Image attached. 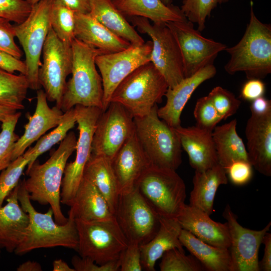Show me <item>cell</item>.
<instances>
[{"mask_svg": "<svg viewBox=\"0 0 271 271\" xmlns=\"http://www.w3.org/2000/svg\"><path fill=\"white\" fill-rule=\"evenodd\" d=\"M76 143L75 133L69 132L45 163L40 164L36 160L27 168L28 178L24 179L31 200L43 205L49 204L55 221L59 224H65L68 219L61 210V187L67 160L75 150Z\"/></svg>", "mask_w": 271, "mask_h": 271, "instance_id": "6da1fadb", "label": "cell"}, {"mask_svg": "<svg viewBox=\"0 0 271 271\" xmlns=\"http://www.w3.org/2000/svg\"><path fill=\"white\" fill-rule=\"evenodd\" d=\"M18 186V200L29 216V223L14 252L23 255L34 249L56 246L77 250L78 236L75 220L68 217L65 224H57L53 219L51 208L45 213L36 210L25 187L24 180L19 182Z\"/></svg>", "mask_w": 271, "mask_h": 271, "instance_id": "7a4b0ae2", "label": "cell"}, {"mask_svg": "<svg viewBox=\"0 0 271 271\" xmlns=\"http://www.w3.org/2000/svg\"><path fill=\"white\" fill-rule=\"evenodd\" d=\"M225 51L230 56L224 66L229 74L243 72L248 79H261L271 73V26L256 17L252 2L249 23L242 37Z\"/></svg>", "mask_w": 271, "mask_h": 271, "instance_id": "3957f363", "label": "cell"}, {"mask_svg": "<svg viewBox=\"0 0 271 271\" xmlns=\"http://www.w3.org/2000/svg\"><path fill=\"white\" fill-rule=\"evenodd\" d=\"M71 78L67 82L61 104L63 112L77 105L97 107L102 110L103 90L95 58L102 54L74 38L71 43Z\"/></svg>", "mask_w": 271, "mask_h": 271, "instance_id": "277c9868", "label": "cell"}, {"mask_svg": "<svg viewBox=\"0 0 271 271\" xmlns=\"http://www.w3.org/2000/svg\"><path fill=\"white\" fill-rule=\"evenodd\" d=\"M158 105L134 119V134L151 166L176 170L182 163V147L174 128L158 115Z\"/></svg>", "mask_w": 271, "mask_h": 271, "instance_id": "5b68a950", "label": "cell"}, {"mask_svg": "<svg viewBox=\"0 0 271 271\" xmlns=\"http://www.w3.org/2000/svg\"><path fill=\"white\" fill-rule=\"evenodd\" d=\"M169 88L164 77L149 62L128 75L116 87L110 102L123 106L133 118L149 114Z\"/></svg>", "mask_w": 271, "mask_h": 271, "instance_id": "8992f818", "label": "cell"}, {"mask_svg": "<svg viewBox=\"0 0 271 271\" xmlns=\"http://www.w3.org/2000/svg\"><path fill=\"white\" fill-rule=\"evenodd\" d=\"M176 171L150 166L135 186L161 217L177 218L185 205L186 185Z\"/></svg>", "mask_w": 271, "mask_h": 271, "instance_id": "52a82bcc", "label": "cell"}, {"mask_svg": "<svg viewBox=\"0 0 271 271\" xmlns=\"http://www.w3.org/2000/svg\"><path fill=\"white\" fill-rule=\"evenodd\" d=\"M75 221L78 236L77 251L81 257L99 265L119 259L128 245L115 217L106 221Z\"/></svg>", "mask_w": 271, "mask_h": 271, "instance_id": "ba28073f", "label": "cell"}, {"mask_svg": "<svg viewBox=\"0 0 271 271\" xmlns=\"http://www.w3.org/2000/svg\"><path fill=\"white\" fill-rule=\"evenodd\" d=\"M53 0H43L32 6L31 11L22 23L14 26L16 37L25 55L24 61L29 88L40 89L38 78L41 56L51 29L50 12Z\"/></svg>", "mask_w": 271, "mask_h": 271, "instance_id": "9c48e42d", "label": "cell"}, {"mask_svg": "<svg viewBox=\"0 0 271 271\" xmlns=\"http://www.w3.org/2000/svg\"><path fill=\"white\" fill-rule=\"evenodd\" d=\"M132 25L152 39L151 62L173 88L185 78L183 62L177 42L166 23H150L148 19L127 17Z\"/></svg>", "mask_w": 271, "mask_h": 271, "instance_id": "30bf717a", "label": "cell"}, {"mask_svg": "<svg viewBox=\"0 0 271 271\" xmlns=\"http://www.w3.org/2000/svg\"><path fill=\"white\" fill-rule=\"evenodd\" d=\"M74 108L79 130L76 157L74 161L66 165L60 192L61 203L69 206L72 203L91 157L93 136L98 119L103 112L97 107L77 105Z\"/></svg>", "mask_w": 271, "mask_h": 271, "instance_id": "8fae6325", "label": "cell"}, {"mask_svg": "<svg viewBox=\"0 0 271 271\" xmlns=\"http://www.w3.org/2000/svg\"><path fill=\"white\" fill-rule=\"evenodd\" d=\"M114 216L128 241L141 245L155 235L160 225V217L136 187L119 195Z\"/></svg>", "mask_w": 271, "mask_h": 271, "instance_id": "7c38bea8", "label": "cell"}, {"mask_svg": "<svg viewBox=\"0 0 271 271\" xmlns=\"http://www.w3.org/2000/svg\"><path fill=\"white\" fill-rule=\"evenodd\" d=\"M42 54L43 62L38 73L39 83L44 88L47 100L55 102L56 106L60 108L66 78L71 73V45L61 41L51 28Z\"/></svg>", "mask_w": 271, "mask_h": 271, "instance_id": "4fadbf2b", "label": "cell"}, {"mask_svg": "<svg viewBox=\"0 0 271 271\" xmlns=\"http://www.w3.org/2000/svg\"><path fill=\"white\" fill-rule=\"evenodd\" d=\"M152 49V41H148L142 44H131L119 51L96 56L95 64L100 72L103 90V111L108 107L117 85L137 68L151 62Z\"/></svg>", "mask_w": 271, "mask_h": 271, "instance_id": "5bb4252c", "label": "cell"}, {"mask_svg": "<svg viewBox=\"0 0 271 271\" xmlns=\"http://www.w3.org/2000/svg\"><path fill=\"white\" fill-rule=\"evenodd\" d=\"M178 44L183 62L185 78L213 64L218 54L227 46L204 37L188 20L166 23Z\"/></svg>", "mask_w": 271, "mask_h": 271, "instance_id": "9a60e30c", "label": "cell"}, {"mask_svg": "<svg viewBox=\"0 0 271 271\" xmlns=\"http://www.w3.org/2000/svg\"><path fill=\"white\" fill-rule=\"evenodd\" d=\"M134 133L132 115L121 104L110 102L97 121L91 154L104 156L111 160Z\"/></svg>", "mask_w": 271, "mask_h": 271, "instance_id": "2e32d148", "label": "cell"}, {"mask_svg": "<svg viewBox=\"0 0 271 271\" xmlns=\"http://www.w3.org/2000/svg\"><path fill=\"white\" fill-rule=\"evenodd\" d=\"M222 215L227 221L229 232L230 271H259V249L271 222L259 230L244 227L238 223L229 205L225 207Z\"/></svg>", "mask_w": 271, "mask_h": 271, "instance_id": "e0dca14e", "label": "cell"}, {"mask_svg": "<svg viewBox=\"0 0 271 271\" xmlns=\"http://www.w3.org/2000/svg\"><path fill=\"white\" fill-rule=\"evenodd\" d=\"M245 134L248 161L260 174L271 176V110L262 114L251 113Z\"/></svg>", "mask_w": 271, "mask_h": 271, "instance_id": "ac0fdd59", "label": "cell"}, {"mask_svg": "<svg viewBox=\"0 0 271 271\" xmlns=\"http://www.w3.org/2000/svg\"><path fill=\"white\" fill-rule=\"evenodd\" d=\"M111 164L119 195L132 190L143 174L151 166L134 133L118 151Z\"/></svg>", "mask_w": 271, "mask_h": 271, "instance_id": "d6986e66", "label": "cell"}, {"mask_svg": "<svg viewBox=\"0 0 271 271\" xmlns=\"http://www.w3.org/2000/svg\"><path fill=\"white\" fill-rule=\"evenodd\" d=\"M37 104L33 115L27 114L28 122L24 126V134L16 142L12 161L22 156L35 142L61 121L64 112L55 106L50 107L44 90H37Z\"/></svg>", "mask_w": 271, "mask_h": 271, "instance_id": "ffe728a7", "label": "cell"}, {"mask_svg": "<svg viewBox=\"0 0 271 271\" xmlns=\"http://www.w3.org/2000/svg\"><path fill=\"white\" fill-rule=\"evenodd\" d=\"M216 72L213 64H209L185 78L173 88H168L165 94L166 104L158 109L160 118L173 128L181 126L182 112L193 93L202 83L213 77Z\"/></svg>", "mask_w": 271, "mask_h": 271, "instance_id": "44dd1931", "label": "cell"}, {"mask_svg": "<svg viewBox=\"0 0 271 271\" xmlns=\"http://www.w3.org/2000/svg\"><path fill=\"white\" fill-rule=\"evenodd\" d=\"M177 219L182 229L203 241L220 248H229L230 239L226 222H216L206 212L186 204Z\"/></svg>", "mask_w": 271, "mask_h": 271, "instance_id": "7402d4cb", "label": "cell"}, {"mask_svg": "<svg viewBox=\"0 0 271 271\" xmlns=\"http://www.w3.org/2000/svg\"><path fill=\"white\" fill-rule=\"evenodd\" d=\"M182 148L187 153L191 166L204 171L218 163L212 132L197 126L174 128Z\"/></svg>", "mask_w": 271, "mask_h": 271, "instance_id": "603a6c76", "label": "cell"}, {"mask_svg": "<svg viewBox=\"0 0 271 271\" xmlns=\"http://www.w3.org/2000/svg\"><path fill=\"white\" fill-rule=\"evenodd\" d=\"M68 211V218L87 221H106L115 217L94 184L83 176Z\"/></svg>", "mask_w": 271, "mask_h": 271, "instance_id": "cb8c5ba5", "label": "cell"}, {"mask_svg": "<svg viewBox=\"0 0 271 271\" xmlns=\"http://www.w3.org/2000/svg\"><path fill=\"white\" fill-rule=\"evenodd\" d=\"M74 37L102 54L119 51L131 45L112 33L89 14L75 13Z\"/></svg>", "mask_w": 271, "mask_h": 271, "instance_id": "d4e9b609", "label": "cell"}, {"mask_svg": "<svg viewBox=\"0 0 271 271\" xmlns=\"http://www.w3.org/2000/svg\"><path fill=\"white\" fill-rule=\"evenodd\" d=\"M18 191L17 185L7 197V204L0 207V247L10 253L15 251L29 223L28 214L20 205Z\"/></svg>", "mask_w": 271, "mask_h": 271, "instance_id": "484cf974", "label": "cell"}, {"mask_svg": "<svg viewBox=\"0 0 271 271\" xmlns=\"http://www.w3.org/2000/svg\"><path fill=\"white\" fill-rule=\"evenodd\" d=\"M182 228L177 218L160 217V225L155 235L141 245L143 269L155 271L156 261L167 250L177 248L183 250L179 236Z\"/></svg>", "mask_w": 271, "mask_h": 271, "instance_id": "4316f807", "label": "cell"}, {"mask_svg": "<svg viewBox=\"0 0 271 271\" xmlns=\"http://www.w3.org/2000/svg\"><path fill=\"white\" fill-rule=\"evenodd\" d=\"M228 181L225 170L219 164L204 171H195L189 205L211 215L218 188Z\"/></svg>", "mask_w": 271, "mask_h": 271, "instance_id": "83f0119b", "label": "cell"}, {"mask_svg": "<svg viewBox=\"0 0 271 271\" xmlns=\"http://www.w3.org/2000/svg\"><path fill=\"white\" fill-rule=\"evenodd\" d=\"M125 17H139L154 23L188 20L180 8L167 6L161 0H111Z\"/></svg>", "mask_w": 271, "mask_h": 271, "instance_id": "f1b7e54d", "label": "cell"}, {"mask_svg": "<svg viewBox=\"0 0 271 271\" xmlns=\"http://www.w3.org/2000/svg\"><path fill=\"white\" fill-rule=\"evenodd\" d=\"M89 14L112 33L131 44L140 45L145 42L111 0H90Z\"/></svg>", "mask_w": 271, "mask_h": 271, "instance_id": "f546056e", "label": "cell"}, {"mask_svg": "<svg viewBox=\"0 0 271 271\" xmlns=\"http://www.w3.org/2000/svg\"><path fill=\"white\" fill-rule=\"evenodd\" d=\"M179 240L183 246L202 264L205 270L230 271L229 248L208 244L184 229L181 230Z\"/></svg>", "mask_w": 271, "mask_h": 271, "instance_id": "4dcf8cb0", "label": "cell"}, {"mask_svg": "<svg viewBox=\"0 0 271 271\" xmlns=\"http://www.w3.org/2000/svg\"><path fill=\"white\" fill-rule=\"evenodd\" d=\"M236 125L237 120L234 119L216 126L212 132L218 163L225 170L233 161H248L246 148L237 132Z\"/></svg>", "mask_w": 271, "mask_h": 271, "instance_id": "1f68e13d", "label": "cell"}, {"mask_svg": "<svg viewBox=\"0 0 271 271\" xmlns=\"http://www.w3.org/2000/svg\"><path fill=\"white\" fill-rule=\"evenodd\" d=\"M83 176L96 186L114 215L119 194L111 160L104 156L91 154L85 166Z\"/></svg>", "mask_w": 271, "mask_h": 271, "instance_id": "d6a6232c", "label": "cell"}, {"mask_svg": "<svg viewBox=\"0 0 271 271\" xmlns=\"http://www.w3.org/2000/svg\"><path fill=\"white\" fill-rule=\"evenodd\" d=\"M29 88L26 75H15L0 67V104L17 110L24 109Z\"/></svg>", "mask_w": 271, "mask_h": 271, "instance_id": "836d02e7", "label": "cell"}, {"mask_svg": "<svg viewBox=\"0 0 271 271\" xmlns=\"http://www.w3.org/2000/svg\"><path fill=\"white\" fill-rule=\"evenodd\" d=\"M76 123L75 112L73 107L64 112L61 121L53 130L42 136L33 147L29 148L25 151L23 155L30 159L27 167L30 166L40 155L63 141Z\"/></svg>", "mask_w": 271, "mask_h": 271, "instance_id": "e575fe53", "label": "cell"}, {"mask_svg": "<svg viewBox=\"0 0 271 271\" xmlns=\"http://www.w3.org/2000/svg\"><path fill=\"white\" fill-rule=\"evenodd\" d=\"M51 27L63 43L71 45L74 39L75 12L54 0L50 12Z\"/></svg>", "mask_w": 271, "mask_h": 271, "instance_id": "d590c367", "label": "cell"}, {"mask_svg": "<svg viewBox=\"0 0 271 271\" xmlns=\"http://www.w3.org/2000/svg\"><path fill=\"white\" fill-rule=\"evenodd\" d=\"M229 0H183L180 9L189 22L196 24L198 30L203 31L205 28L207 18L218 5Z\"/></svg>", "mask_w": 271, "mask_h": 271, "instance_id": "8d00e7d4", "label": "cell"}, {"mask_svg": "<svg viewBox=\"0 0 271 271\" xmlns=\"http://www.w3.org/2000/svg\"><path fill=\"white\" fill-rule=\"evenodd\" d=\"M159 264L161 271H203L205 269L192 255H187L184 250L175 248L166 251Z\"/></svg>", "mask_w": 271, "mask_h": 271, "instance_id": "74e56055", "label": "cell"}, {"mask_svg": "<svg viewBox=\"0 0 271 271\" xmlns=\"http://www.w3.org/2000/svg\"><path fill=\"white\" fill-rule=\"evenodd\" d=\"M20 112L17 111L2 122L0 132V172L6 169L12 162L14 147L19 138L15 132V128Z\"/></svg>", "mask_w": 271, "mask_h": 271, "instance_id": "f35d334b", "label": "cell"}, {"mask_svg": "<svg viewBox=\"0 0 271 271\" xmlns=\"http://www.w3.org/2000/svg\"><path fill=\"white\" fill-rule=\"evenodd\" d=\"M30 159L24 155L12 161L0 174V207L4 200L19 183Z\"/></svg>", "mask_w": 271, "mask_h": 271, "instance_id": "ab89813d", "label": "cell"}, {"mask_svg": "<svg viewBox=\"0 0 271 271\" xmlns=\"http://www.w3.org/2000/svg\"><path fill=\"white\" fill-rule=\"evenodd\" d=\"M193 114L196 126L211 132L222 120L208 95L197 100Z\"/></svg>", "mask_w": 271, "mask_h": 271, "instance_id": "60d3db41", "label": "cell"}, {"mask_svg": "<svg viewBox=\"0 0 271 271\" xmlns=\"http://www.w3.org/2000/svg\"><path fill=\"white\" fill-rule=\"evenodd\" d=\"M208 96L222 119L235 114L241 104V101L232 93L221 86L213 88Z\"/></svg>", "mask_w": 271, "mask_h": 271, "instance_id": "b9f144b4", "label": "cell"}, {"mask_svg": "<svg viewBox=\"0 0 271 271\" xmlns=\"http://www.w3.org/2000/svg\"><path fill=\"white\" fill-rule=\"evenodd\" d=\"M32 8L26 0H0V17L19 24L28 17Z\"/></svg>", "mask_w": 271, "mask_h": 271, "instance_id": "7bdbcfd3", "label": "cell"}, {"mask_svg": "<svg viewBox=\"0 0 271 271\" xmlns=\"http://www.w3.org/2000/svg\"><path fill=\"white\" fill-rule=\"evenodd\" d=\"M7 19L0 17V50L20 59L22 52L15 41L14 26Z\"/></svg>", "mask_w": 271, "mask_h": 271, "instance_id": "ee69618b", "label": "cell"}, {"mask_svg": "<svg viewBox=\"0 0 271 271\" xmlns=\"http://www.w3.org/2000/svg\"><path fill=\"white\" fill-rule=\"evenodd\" d=\"M228 179L234 185L242 186L248 183L252 178V166L245 160L232 162L226 169Z\"/></svg>", "mask_w": 271, "mask_h": 271, "instance_id": "f6af8a7d", "label": "cell"}, {"mask_svg": "<svg viewBox=\"0 0 271 271\" xmlns=\"http://www.w3.org/2000/svg\"><path fill=\"white\" fill-rule=\"evenodd\" d=\"M120 271H141V245L134 241H128V245L119 257Z\"/></svg>", "mask_w": 271, "mask_h": 271, "instance_id": "bcb514c9", "label": "cell"}, {"mask_svg": "<svg viewBox=\"0 0 271 271\" xmlns=\"http://www.w3.org/2000/svg\"><path fill=\"white\" fill-rule=\"evenodd\" d=\"M71 262L75 271H117L120 268L119 258L99 265L90 259L75 255Z\"/></svg>", "mask_w": 271, "mask_h": 271, "instance_id": "7dc6e473", "label": "cell"}, {"mask_svg": "<svg viewBox=\"0 0 271 271\" xmlns=\"http://www.w3.org/2000/svg\"><path fill=\"white\" fill-rule=\"evenodd\" d=\"M265 91V85L260 79H249L243 85L240 97L243 100L252 101L262 96Z\"/></svg>", "mask_w": 271, "mask_h": 271, "instance_id": "c3c4849f", "label": "cell"}, {"mask_svg": "<svg viewBox=\"0 0 271 271\" xmlns=\"http://www.w3.org/2000/svg\"><path fill=\"white\" fill-rule=\"evenodd\" d=\"M0 67L11 73L16 71L25 75L27 73L24 61L2 50H0Z\"/></svg>", "mask_w": 271, "mask_h": 271, "instance_id": "681fc988", "label": "cell"}, {"mask_svg": "<svg viewBox=\"0 0 271 271\" xmlns=\"http://www.w3.org/2000/svg\"><path fill=\"white\" fill-rule=\"evenodd\" d=\"M69 8L75 13L89 14L90 11V0H54Z\"/></svg>", "mask_w": 271, "mask_h": 271, "instance_id": "f907efd6", "label": "cell"}, {"mask_svg": "<svg viewBox=\"0 0 271 271\" xmlns=\"http://www.w3.org/2000/svg\"><path fill=\"white\" fill-rule=\"evenodd\" d=\"M262 243L264 245L262 259L259 261L260 270H271V233L266 232L263 237Z\"/></svg>", "mask_w": 271, "mask_h": 271, "instance_id": "816d5d0a", "label": "cell"}, {"mask_svg": "<svg viewBox=\"0 0 271 271\" xmlns=\"http://www.w3.org/2000/svg\"><path fill=\"white\" fill-rule=\"evenodd\" d=\"M251 113L262 114L271 110V101L261 96L251 101L250 106Z\"/></svg>", "mask_w": 271, "mask_h": 271, "instance_id": "f5cc1de1", "label": "cell"}, {"mask_svg": "<svg viewBox=\"0 0 271 271\" xmlns=\"http://www.w3.org/2000/svg\"><path fill=\"white\" fill-rule=\"evenodd\" d=\"M18 271H41L42 268L40 263L34 261H27L19 266Z\"/></svg>", "mask_w": 271, "mask_h": 271, "instance_id": "db71d44e", "label": "cell"}, {"mask_svg": "<svg viewBox=\"0 0 271 271\" xmlns=\"http://www.w3.org/2000/svg\"><path fill=\"white\" fill-rule=\"evenodd\" d=\"M53 271H75L73 268H71L64 261L59 259L55 260L53 263Z\"/></svg>", "mask_w": 271, "mask_h": 271, "instance_id": "11a10c76", "label": "cell"}, {"mask_svg": "<svg viewBox=\"0 0 271 271\" xmlns=\"http://www.w3.org/2000/svg\"><path fill=\"white\" fill-rule=\"evenodd\" d=\"M18 110L0 104V121L3 122L9 117L13 115Z\"/></svg>", "mask_w": 271, "mask_h": 271, "instance_id": "9f6ffc18", "label": "cell"}, {"mask_svg": "<svg viewBox=\"0 0 271 271\" xmlns=\"http://www.w3.org/2000/svg\"><path fill=\"white\" fill-rule=\"evenodd\" d=\"M31 5L33 6L43 0H26Z\"/></svg>", "mask_w": 271, "mask_h": 271, "instance_id": "6f0895ef", "label": "cell"}, {"mask_svg": "<svg viewBox=\"0 0 271 271\" xmlns=\"http://www.w3.org/2000/svg\"><path fill=\"white\" fill-rule=\"evenodd\" d=\"M161 1L167 6H170L172 5V0H161Z\"/></svg>", "mask_w": 271, "mask_h": 271, "instance_id": "680465c9", "label": "cell"}]
</instances>
